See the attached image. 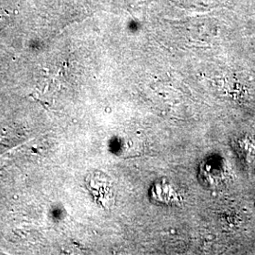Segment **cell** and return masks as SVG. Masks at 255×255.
Here are the masks:
<instances>
[{"instance_id":"1","label":"cell","mask_w":255,"mask_h":255,"mask_svg":"<svg viewBox=\"0 0 255 255\" xmlns=\"http://www.w3.org/2000/svg\"><path fill=\"white\" fill-rule=\"evenodd\" d=\"M110 183L108 178L101 173L93 174L87 179V185L93 196L105 207L112 203L114 198V192Z\"/></svg>"}]
</instances>
